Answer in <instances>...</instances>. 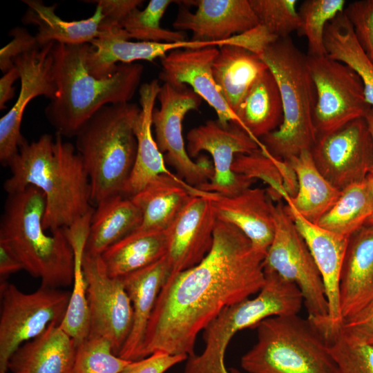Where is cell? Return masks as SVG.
<instances>
[{"instance_id":"1","label":"cell","mask_w":373,"mask_h":373,"mask_svg":"<svg viewBox=\"0 0 373 373\" xmlns=\"http://www.w3.org/2000/svg\"><path fill=\"white\" fill-rule=\"evenodd\" d=\"M265 254L232 224L217 220L212 247L196 265L171 275L157 298L141 359L156 352L195 354L198 334L227 307L258 292Z\"/></svg>"},{"instance_id":"2","label":"cell","mask_w":373,"mask_h":373,"mask_svg":"<svg viewBox=\"0 0 373 373\" xmlns=\"http://www.w3.org/2000/svg\"><path fill=\"white\" fill-rule=\"evenodd\" d=\"M11 175L3 183L8 193L28 186L45 195L43 227L50 231L70 227L88 213L91 185L75 146L56 133L43 134L37 141L21 142L18 153L8 164Z\"/></svg>"},{"instance_id":"3","label":"cell","mask_w":373,"mask_h":373,"mask_svg":"<svg viewBox=\"0 0 373 373\" xmlns=\"http://www.w3.org/2000/svg\"><path fill=\"white\" fill-rule=\"evenodd\" d=\"M88 46L55 43L52 49L57 93L44 113L56 133L63 137H75L104 106L129 102L142 77L143 66L131 63L119 64L117 70L107 78H96L86 64Z\"/></svg>"},{"instance_id":"4","label":"cell","mask_w":373,"mask_h":373,"mask_svg":"<svg viewBox=\"0 0 373 373\" xmlns=\"http://www.w3.org/2000/svg\"><path fill=\"white\" fill-rule=\"evenodd\" d=\"M45 195L28 186L8 194L0 220V242L21 261L24 270L42 286L60 289L74 278V251L65 229L48 235L43 227Z\"/></svg>"},{"instance_id":"5","label":"cell","mask_w":373,"mask_h":373,"mask_svg":"<svg viewBox=\"0 0 373 373\" xmlns=\"http://www.w3.org/2000/svg\"><path fill=\"white\" fill-rule=\"evenodd\" d=\"M137 104H108L99 109L75 136V149L88 173L92 202L122 194L137 152Z\"/></svg>"},{"instance_id":"6","label":"cell","mask_w":373,"mask_h":373,"mask_svg":"<svg viewBox=\"0 0 373 373\" xmlns=\"http://www.w3.org/2000/svg\"><path fill=\"white\" fill-rule=\"evenodd\" d=\"M260 57L277 82L283 108L281 125L260 141L273 156L287 160L303 151H311L316 142L314 124L315 85L307 54L290 37L269 45Z\"/></svg>"},{"instance_id":"7","label":"cell","mask_w":373,"mask_h":373,"mask_svg":"<svg viewBox=\"0 0 373 373\" xmlns=\"http://www.w3.org/2000/svg\"><path fill=\"white\" fill-rule=\"evenodd\" d=\"M256 329V343L240 359L247 373H338L326 339L308 318L271 316Z\"/></svg>"},{"instance_id":"8","label":"cell","mask_w":373,"mask_h":373,"mask_svg":"<svg viewBox=\"0 0 373 373\" xmlns=\"http://www.w3.org/2000/svg\"><path fill=\"white\" fill-rule=\"evenodd\" d=\"M0 289V373H6L10 358L22 344L52 323H61L70 291L41 285L26 294L7 281L1 282Z\"/></svg>"},{"instance_id":"9","label":"cell","mask_w":373,"mask_h":373,"mask_svg":"<svg viewBox=\"0 0 373 373\" xmlns=\"http://www.w3.org/2000/svg\"><path fill=\"white\" fill-rule=\"evenodd\" d=\"M273 213L275 231L263 260L264 271L275 272L298 287L309 318H327L323 283L305 239L281 200L274 202Z\"/></svg>"},{"instance_id":"10","label":"cell","mask_w":373,"mask_h":373,"mask_svg":"<svg viewBox=\"0 0 373 373\" xmlns=\"http://www.w3.org/2000/svg\"><path fill=\"white\" fill-rule=\"evenodd\" d=\"M307 56L316 88L314 124L317 137L365 117L372 106L355 71L327 55Z\"/></svg>"},{"instance_id":"11","label":"cell","mask_w":373,"mask_h":373,"mask_svg":"<svg viewBox=\"0 0 373 373\" xmlns=\"http://www.w3.org/2000/svg\"><path fill=\"white\" fill-rule=\"evenodd\" d=\"M157 99L160 108H154L152 124L155 140L165 161L175 169L177 175L198 188L213 176V165L202 157L195 162L189 155L182 135V121L191 111L197 110L202 98L189 86L164 83Z\"/></svg>"},{"instance_id":"12","label":"cell","mask_w":373,"mask_h":373,"mask_svg":"<svg viewBox=\"0 0 373 373\" xmlns=\"http://www.w3.org/2000/svg\"><path fill=\"white\" fill-rule=\"evenodd\" d=\"M82 265L89 311L88 337L108 339L118 356L133 325L131 301L122 278L108 275L100 256L84 252Z\"/></svg>"},{"instance_id":"13","label":"cell","mask_w":373,"mask_h":373,"mask_svg":"<svg viewBox=\"0 0 373 373\" xmlns=\"http://www.w3.org/2000/svg\"><path fill=\"white\" fill-rule=\"evenodd\" d=\"M186 140V151L191 158L207 151L213 160V178L198 189L232 196L251 187L254 180L234 173L232 164L237 154L250 153L261 146L238 124L230 122L224 126L218 120H209L191 129Z\"/></svg>"},{"instance_id":"14","label":"cell","mask_w":373,"mask_h":373,"mask_svg":"<svg viewBox=\"0 0 373 373\" xmlns=\"http://www.w3.org/2000/svg\"><path fill=\"white\" fill-rule=\"evenodd\" d=\"M311 153L318 171L338 190L364 181L373 162V141L365 117L318 136Z\"/></svg>"},{"instance_id":"15","label":"cell","mask_w":373,"mask_h":373,"mask_svg":"<svg viewBox=\"0 0 373 373\" xmlns=\"http://www.w3.org/2000/svg\"><path fill=\"white\" fill-rule=\"evenodd\" d=\"M55 42L25 52L13 60L20 75L19 95L12 108L0 119V162L8 166L24 139L21 124L30 101L40 95L53 99L57 87L52 73V49Z\"/></svg>"},{"instance_id":"16","label":"cell","mask_w":373,"mask_h":373,"mask_svg":"<svg viewBox=\"0 0 373 373\" xmlns=\"http://www.w3.org/2000/svg\"><path fill=\"white\" fill-rule=\"evenodd\" d=\"M211 194L191 195L167 229L166 256L171 275L198 265L210 251L217 220Z\"/></svg>"},{"instance_id":"17","label":"cell","mask_w":373,"mask_h":373,"mask_svg":"<svg viewBox=\"0 0 373 373\" xmlns=\"http://www.w3.org/2000/svg\"><path fill=\"white\" fill-rule=\"evenodd\" d=\"M218 51L215 46L174 50L160 59L159 78L164 83L189 86L214 109L220 124L225 126L232 122L242 128L213 75V64Z\"/></svg>"},{"instance_id":"18","label":"cell","mask_w":373,"mask_h":373,"mask_svg":"<svg viewBox=\"0 0 373 373\" xmlns=\"http://www.w3.org/2000/svg\"><path fill=\"white\" fill-rule=\"evenodd\" d=\"M197 7L194 12L181 8L173 28L190 30L191 40L216 42L222 46L233 36L259 24L249 0H198L189 1ZM219 46V47H220Z\"/></svg>"},{"instance_id":"19","label":"cell","mask_w":373,"mask_h":373,"mask_svg":"<svg viewBox=\"0 0 373 373\" xmlns=\"http://www.w3.org/2000/svg\"><path fill=\"white\" fill-rule=\"evenodd\" d=\"M215 46L214 42L186 40L180 42L131 41L126 31L116 26L100 32L88 46L86 64L90 74L97 79L111 76L119 64L137 60L153 62L170 52L182 48H200Z\"/></svg>"},{"instance_id":"20","label":"cell","mask_w":373,"mask_h":373,"mask_svg":"<svg viewBox=\"0 0 373 373\" xmlns=\"http://www.w3.org/2000/svg\"><path fill=\"white\" fill-rule=\"evenodd\" d=\"M285 207L305 239L323 283L328 303V316L321 320L319 326L327 330H336L343 324L339 284L348 238L329 231L308 221L289 202H286Z\"/></svg>"},{"instance_id":"21","label":"cell","mask_w":373,"mask_h":373,"mask_svg":"<svg viewBox=\"0 0 373 373\" xmlns=\"http://www.w3.org/2000/svg\"><path fill=\"white\" fill-rule=\"evenodd\" d=\"M339 302L343 323L373 304V226L365 225L348 238L340 276Z\"/></svg>"},{"instance_id":"22","label":"cell","mask_w":373,"mask_h":373,"mask_svg":"<svg viewBox=\"0 0 373 373\" xmlns=\"http://www.w3.org/2000/svg\"><path fill=\"white\" fill-rule=\"evenodd\" d=\"M211 200L217 220L238 228L266 254L275 231L274 202L267 189L249 187L232 196L212 193Z\"/></svg>"},{"instance_id":"23","label":"cell","mask_w":373,"mask_h":373,"mask_svg":"<svg viewBox=\"0 0 373 373\" xmlns=\"http://www.w3.org/2000/svg\"><path fill=\"white\" fill-rule=\"evenodd\" d=\"M171 274L165 256L143 269L120 278L132 303L133 321L129 336L118 356L128 361L141 359L148 323L160 290Z\"/></svg>"},{"instance_id":"24","label":"cell","mask_w":373,"mask_h":373,"mask_svg":"<svg viewBox=\"0 0 373 373\" xmlns=\"http://www.w3.org/2000/svg\"><path fill=\"white\" fill-rule=\"evenodd\" d=\"M160 86L159 80L153 79L142 84L139 90L140 112L135 128L136 157L122 193L128 198L137 194L160 175L178 176L166 167L152 134V113Z\"/></svg>"},{"instance_id":"25","label":"cell","mask_w":373,"mask_h":373,"mask_svg":"<svg viewBox=\"0 0 373 373\" xmlns=\"http://www.w3.org/2000/svg\"><path fill=\"white\" fill-rule=\"evenodd\" d=\"M76 351L73 339L60 323L53 322L12 354L8 369L12 373H72Z\"/></svg>"},{"instance_id":"26","label":"cell","mask_w":373,"mask_h":373,"mask_svg":"<svg viewBox=\"0 0 373 373\" xmlns=\"http://www.w3.org/2000/svg\"><path fill=\"white\" fill-rule=\"evenodd\" d=\"M209 193L188 184L178 176H157L131 198L142 214V223L135 231L167 230L191 195Z\"/></svg>"},{"instance_id":"27","label":"cell","mask_w":373,"mask_h":373,"mask_svg":"<svg viewBox=\"0 0 373 373\" xmlns=\"http://www.w3.org/2000/svg\"><path fill=\"white\" fill-rule=\"evenodd\" d=\"M286 161L297 180V192L290 197L287 191L282 200L290 203L308 221L317 224L339 198L341 191L334 187L316 167L311 151L305 150Z\"/></svg>"},{"instance_id":"28","label":"cell","mask_w":373,"mask_h":373,"mask_svg":"<svg viewBox=\"0 0 373 373\" xmlns=\"http://www.w3.org/2000/svg\"><path fill=\"white\" fill-rule=\"evenodd\" d=\"M212 71L224 99L236 114L256 80L268 69L259 55L236 45L218 47Z\"/></svg>"},{"instance_id":"29","label":"cell","mask_w":373,"mask_h":373,"mask_svg":"<svg viewBox=\"0 0 373 373\" xmlns=\"http://www.w3.org/2000/svg\"><path fill=\"white\" fill-rule=\"evenodd\" d=\"M96 206L84 254L101 256L108 247L137 230L142 223V214L132 199L122 194L111 196Z\"/></svg>"},{"instance_id":"30","label":"cell","mask_w":373,"mask_h":373,"mask_svg":"<svg viewBox=\"0 0 373 373\" xmlns=\"http://www.w3.org/2000/svg\"><path fill=\"white\" fill-rule=\"evenodd\" d=\"M22 1L28 8L21 21L23 23L37 26L38 32L35 36L41 47L52 42L66 45L90 44L100 34L104 15L98 5L92 17L69 21L55 14L57 4L46 6L40 0Z\"/></svg>"},{"instance_id":"31","label":"cell","mask_w":373,"mask_h":373,"mask_svg":"<svg viewBox=\"0 0 373 373\" xmlns=\"http://www.w3.org/2000/svg\"><path fill=\"white\" fill-rule=\"evenodd\" d=\"M236 115L242 129L260 145L261 151H267L260 140L277 130L283 119L279 88L269 68L249 89Z\"/></svg>"},{"instance_id":"32","label":"cell","mask_w":373,"mask_h":373,"mask_svg":"<svg viewBox=\"0 0 373 373\" xmlns=\"http://www.w3.org/2000/svg\"><path fill=\"white\" fill-rule=\"evenodd\" d=\"M166 231H135L102 254L107 273L122 278L162 258L167 253Z\"/></svg>"},{"instance_id":"33","label":"cell","mask_w":373,"mask_h":373,"mask_svg":"<svg viewBox=\"0 0 373 373\" xmlns=\"http://www.w3.org/2000/svg\"><path fill=\"white\" fill-rule=\"evenodd\" d=\"M94 209L70 227L64 228L74 251L73 287L61 327L73 339L77 347L88 337L89 311L86 283L83 271V256Z\"/></svg>"},{"instance_id":"34","label":"cell","mask_w":373,"mask_h":373,"mask_svg":"<svg viewBox=\"0 0 373 373\" xmlns=\"http://www.w3.org/2000/svg\"><path fill=\"white\" fill-rule=\"evenodd\" d=\"M324 42L329 57L344 63L358 75L366 99L373 107V64L358 43L343 12L327 24Z\"/></svg>"},{"instance_id":"35","label":"cell","mask_w":373,"mask_h":373,"mask_svg":"<svg viewBox=\"0 0 373 373\" xmlns=\"http://www.w3.org/2000/svg\"><path fill=\"white\" fill-rule=\"evenodd\" d=\"M373 209V198L366 179L341 190L331 209L317 224L336 234L349 238L365 226Z\"/></svg>"},{"instance_id":"36","label":"cell","mask_w":373,"mask_h":373,"mask_svg":"<svg viewBox=\"0 0 373 373\" xmlns=\"http://www.w3.org/2000/svg\"><path fill=\"white\" fill-rule=\"evenodd\" d=\"M172 2L174 1L151 0L143 10L137 8L130 12L120 26L126 31L129 39L171 43L186 41L184 32L165 29L160 26L161 19Z\"/></svg>"},{"instance_id":"37","label":"cell","mask_w":373,"mask_h":373,"mask_svg":"<svg viewBox=\"0 0 373 373\" xmlns=\"http://www.w3.org/2000/svg\"><path fill=\"white\" fill-rule=\"evenodd\" d=\"M345 0H305L300 6L297 30L307 42L309 56L327 55L324 35L327 24L344 11Z\"/></svg>"},{"instance_id":"38","label":"cell","mask_w":373,"mask_h":373,"mask_svg":"<svg viewBox=\"0 0 373 373\" xmlns=\"http://www.w3.org/2000/svg\"><path fill=\"white\" fill-rule=\"evenodd\" d=\"M323 335L338 373H373V345L349 338L340 328Z\"/></svg>"},{"instance_id":"39","label":"cell","mask_w":373,"mask_h":373,"mask_svg":"<svg viewBox=\"0 0 373 373\" xmlns=\"http://www.w3.org/2000/svg\"><path fill=\"white\" fill-rule=\"evenodd\" d=\"M282 160L273 156L268 151L260 149L250 153L237 154L232 164L234 173L251 180L260 179L268 184L267 189L274 202L281 200L280 193L285 189L280 168Z\"/></svg>"},{"instance_id":"40","label":"cell","mask_w":373,"mask_h":373,"mask_svg":"<svg viewBox=\"0 0 373 373\" xmlns=\"http://www.w3.org/2000/svg\"><path fill=\"white\" fill-rule=\"evenodd\" d=\"M131 361L115 355L108 339L88 337L77 347L72 373H120Z\"/></svg>"},{"instance_id":"41","label":"cell","mask_w":373,"mask_h":373,"mask_svg":"<svg viewBox=\"0 0 373 373\" xmlns=\"http://www.w3.org/2000/svg\"><path fill=\"white\" fill-rule=\"evenodd\" d=\"M296 0H249L259 24L279 39L289 37L300 25Z\"/></svg>"},{"instance_id":"42","label":"cell","mask_w":373,"mask_h":373,"mask_svg":"<svg viewBox=\"0 0 373 373\" xmlns=\"http://www.w3.org/2000/svg\"><path fill=\"white\" fill-rule=\"evenodd\" d=\"M360 46L373 64V0L349 3L343 11Z\"/></svg>"},{"instance_id":"43","label":"cell","mask_w":373,"mask_h":373,"mask_svg":"<svg viewBox=\"0 0 373 373\" xmlns=\"http://www.w3.org/2000/svg\"><path fill=\"white\" fill-rule=\"evenodd\" d=\"M9 35L12 41L0 50V69L5 74L15 67L13 60L18 56L41 47L35 38L26 29L16 27L11 30Z\"/></svg>"},{"instance_id":"44","label":"cell","mask_w":373,"mask_h":373,"mask_svg":"<svg viewBox=\"0 0 373 373\" xmlns=\"http://www.w3.org/2000/svg\"><path fill=\"white\" fill-rule=\"evenodd\" d=\"M187 358L186 355H171L156 352L146 358L132 361L120 373H165Z\"/></svg>"},{"instance_id":"45","label":"cell","mask_w":373,"mask_h":373,"mask_svg":"<svg viewBox=\"0 0 373 373\" xmlns=\"http://www.w3.org/2000/svg\"><path fill=\"white\" fill-rule=\"evenodd\" d=\"M98 5L104 15L100 32L109 28L120 26L122 20L144 1L141 0H97L90 1Z\"/></svg>"},{"instance_id":"46","label":"cell","mask_w":373,"mask_h":373,"mask_svg":"<svg viewBox=\"0 0 373 373\" xmlns=\"http://www.w3.org/2000/svg\"><path fill=\"white\" fill-rule=\"evenodd\" d=\"M279 38L269 32L266 28L258 24L255 28L230 38L227 44L242 47L258 55Z\"/></svg>"},{"instance_id":"47","label":"cell","mask_w":373,"mask_h":373,"mask_svg":"<svg viewBox=\"0 0 373 373\" xmlns=\"http://www.w3.org/2000/svg\"><path fill=\"white\" fill-rule=\"evenodd\" d=\"M340 331L349 338L373 345V304L354 318L343 323Z\"/></svg>"},{"instance_id":"48","label":"cell","mask_w":373,"mask_h":373,"mask_svg":"<svg viewBox=\"0 0 373 373\" xmlns=\"http://www.w3.org/2000/svg\"><path fill=\"white\" fill-rule=\"evenodd\" d=\"M23 269V265L5 243L0 242V278L1 282L6 281V278L12 274Z\"/></svg>"},{"instance_id":"49","label":"cell","mask_w":373,"mask_h":373,"mask_svg":"<svg viewBox=\"0 0 373 373\" xmlns=\"http://www.w3.org/2000/svg\"><path fill=\"white\" fill-rule=\"evenodd\" d=\"M20 78L18 68L15 66L0 79V109H5V104L15 96V82Z\"/></svg>"},{"instance_id":"50","label":"cell","mask_w":373,"mask_h":373,"mask_svg":"<svg viewBox=\"0 0 373 373\" xmlns=\"http://www.w3.org/2000/svg\"><path fill=\"white\" fill-rule=\"evenodd\" d=\"M365 119L367 122L372 141H373V107L372 106L370 110L367 111L365 116ZM369 175H371L373 176V162L371 165V167L370 169Z\"/></svg>"},{"instance_id":"51","label":"cell","mask_w":373,"mask_h":373,"mask_svg":"<svg viewBox=\"0 0 373 373\" xmlns=\"http://www.w3.org/2000/svg\"><path fill=\"white\" fill-rule=\"evenodd\" d=\"M366 180L367 182L373 198V176L371 175H368L366 178ZM365 225L373 226V209L370 216L367 220Z\"/></svg>"}]
</instances>
